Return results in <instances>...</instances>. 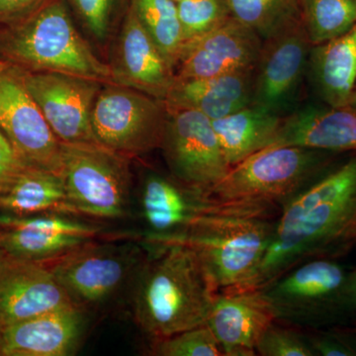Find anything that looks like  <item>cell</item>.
<instances>
[{"label":"cell","instance_id":"obj_27","mask_svg":"<svg viewBox=\"0 0 356 356\" xmlns=\"http://www.w3.org/2000/svg\"><path fill=\"white\" fill-rule=\"evenodd\" d=\"M301 16L312 46H318L353 27L356 0H301Z\"/></svg>","mask_w":356,"mask_h":356},{"label":"cell","instance_id":"obj_23","mask_svg":"<svg viewBox=\"0 0 356 356\" xmlns=\"http://www.w3.org/2000/svg\"><path fill=\"white\" fill-rule=\"evenodd\" d=\"M282 119L276 112L250 104L228 116L212 121L229 168L270 146Z\"/></svg>","mask_w":356,"mask_h":356},{"label":"cell","instance_id":"obj_32","mask_svg":"<svg viewBox=\"0 0 356 356\" xmlns=\"http://www.w3.org/2000/svg\"><path fill=\"white\" fill-rule=\"evenodd\" d=\"M84 27L98 41L108 36L116 0H70Z\"/></svg>","mask_w":356,"mask_h":356},{"label":"cell","instance_id":"obj_29","mask_svg":"<svg viewBox=\"0 0 356 356\" xmlns=\"http://www.w3.org/2000/svg\"><path fill=\"white\" fill-rule=\"evenodd\" d=\"M177 6L181 26V51L232 17L225 0H181Z\"/></svg>","mask_w":356,"mask_h":356},{"label":"cell","instance_id":"obj_13","mask_svg":"<svg viewBox=\"0 0 356 356\" xmlns=\"http://www.w3.org/2000/svg\"><path fill=\"white\" fill-rule=\"evenodd\" d=\"M48 264L60 286L79 306L99 303L113 295L130 273L134 259L125 250L89 242Z\"/></svg>","mask_w":356,"mask_h":356},{"label":"cell","instance_id":"obj_7","mask_svg":"<svg viewBox=\"0 0 356 356\" xmlns=\"http://www.w3.org/2000/svg\"><path fill=\"white\" fill-rule=\"evenodd\" d=\"M60 177L69 212L102 219L127 214L131 187L127 156L96 143H62Z\"/></svg>","mask_w":356,"mask_h":356},{"label":"cell","instance_id":"obj_39","mask_svg":"<svg viewBox=\"0 0 356 356\" xmlns=\"http://www.w3.org/2000/svg\"><path fill=\"white\" fill-rule=\"evenodd\" d=\"M173 1L177 2H177L181 1V0H173Z\"/></svg>","mask_w":356,"mask_h":356},{"label":"cell","instance_id":"obj_18","mask_svg":"<svg viewBox=\"0 0 356 356\" xmlns=\"http://www.w3.org/2000/svg\"><path fill=\"white\" fill-rule=\"evenodd\" d=\"M114 83L165 102L175 81V70L129 8L110 65Z\"/></svg>","mask_w":356,"mask_h":356},{"label":"cell","instance_id":"obj_37","mask_svg":"<svg viewBox=\"0 0 356 356\" xmlns=\"http://www.w3.org/2000/svg\"><path fill=\"white\" fill-rule=\"evenodd\" d=\"M353 297H355V314H356V269L353 270Z\"/></svg>","mask_w":356,"mask_h":356},{"label":"cell","instance_id":"obj_11","mask_svg":"<svg viewBox=\"0 0 356 356\" xmlns=\"http://www.w3.org/2000/svg\"><path fill=\"white\" fill-rule=\"evenodd\" d=\"M161 149L172 177L209 191L229 172L212 120L195 110H168Z\"/></svg>","mask_w":356,"mask_h":356},{"label":"cell","instance_id":"obj_6","mask_svg":"<svg viewBox=\"0 0 356 356\" xmlns=\"http://www.w3.org/2000/svg\"><path fill=\"white\" fill-rule=\"evenodd\" d=\"M330 152L297 146H269L229 168L208 191L233 202L284 206L329 165Z\"/></svg>","mask_w":356,"mask_h":356},{"label":"cell","instance_id":"obj_21","mask_svg":"<svg viewBox=\"0 0 356 356\" xmlns=\"http://www.w3.org/2000/svg\"><path fill=\"white\" fill-rule=\"evenodd\" d=\"M254 69L205 79H175L165 99L168 110L191 109L214 121L252 104Z\"/></svg>","mask_w":356,"mask_h":356},{"label":"cell","instance_id":"obj_3","mask_svg":"<svg viewBox=\"0 0 356 356\" xmlns=\"http://www.w3.org/2000/svg\"><path fill=\"white\" fill-rule=\"evenodd\" d=\"M13 65L28 72H53L115 83L111 67L77 31L63 0H51L14 25L3 42Z\"/></svg>","mask_w":356,"mask_h":356},{"label":"cell","instance_id":"obj_5","mask_svg":"<svg viewBox=\"0 0 356 356\" xmlns=\"http://www.w3.org/2000/svg\"><path fill=\"white\" fill-rule=\"evenodd\" d=\"M261 289L277 321L322 327L356 317L353 270L331 257L301 262Z\"/></svg>","mask_w":356,"mask_h":356},{"label":"cell","instance_id":"obj_15","mask_svg":"<svg viewBox=\"0 0 356 356\" xmlns=\"http://www.w3.org/2000/svg\"><path fill=\"white\" fill-rule=\"evenodd\" d=\"M72 304L46 262L27 261L0 250V332Z\"/></svg>","mask_w":356,"mask_h":356},{"label":"cell","instance_id":"obj_25","mask_svg":"<svg viewBox=\"0 0 356 356\" xmlns=\"http://www.w3.org/2000/svg\"><path fill=\"white\" fill-rule=\"evenodd\" d=\"M0 208L16 216L49 210L69 212L63 178L58 173L26 165L0 196Z\"/></svg>","mask_w":356,"mask_h":356},{"label":"cell","instance_id":"obj_31","mask_svg":"<svg viewBox=\"0 0 356 356\" xmlns=\"http://www.w3.org/2000/svg\"><path fill=\"white\" fill-rule=\"evenodd\" d=\"M257 355L316 356L307 334L277 324L267 327L257 346Z\"/></svg>","mask_w":356,"mask_h":356},{"label":"cell","instance_id":"obj_1","mask_svg":"<svg viewBox=\"0 0 356 356\" xmlns=\"http://www.w3.org/2000/svg\"><path fill=\"white\" fill-rule=\"evenodd\" d=\"M356 248V154L283 206L255 278L262 288L301 262Z\"/></svg>","mask_w":356,"mask_h":356},{"label":"cell","instance_id":"obj_41","mask_svg":"<svg viewBox=\"0 0 356 356\" xmlns=\"http://www.w3.org/2000/svg\"><path fill=\"white\" fill-rule=\"evenodd\" d=\"M0 250H1V248H0Z\"/></svg>","mask_w":356,"mask_h":356},{"label":"cell","instance_id":"obj_30","mask_svg":"<svg viewBox=\"0 0 356 356\" xmlns=\"http://www.w3.org/2000/svg\"><path fill=\"white\" fill-rule=\"evenodd\" d=\"M153 353L159 356H225L207 325L153 341Z\"/></svg>","mask_w":356,"mask_h":356},{"label":"cell","instance_id":"obj_36","mask_svg":"<svg viewBox=\"0 0 356 356\" xmlns=\"http://www.w3.org/2000/svg\"><path fill=\"white\" fill-rule=\"evenodd\" d=\"M348 105L351 109L355 110L356 112V83L355 88H353V92H351L350 102H348Z\"/></svg>","mask_w":356,"mask_h":356},{"label":"cell","instance_id":"obj_17","mask_svg":"<svg viewBox=\"0 0 356 356\" xmlns=\"http://www.w3.org/2000/svg\"><path fill=\"white\" fill-rule=\"evenodd\" d=\"M275 321V310L264 291L250 288L218 293L206 325L225 356H254L262 334Z\"/></svg>","mask_w":356,"mask_h":356},{"label":"cell","instance_id":"obj_24","mask_svg":"<svg viewBox=\"0 0 356 356\" xmlns=\"http://www.w3.org/2000/svg\"><path fill=\"white\" fill-rule=\"evenodd\" d=\"M0 226L6 228L0 233V248L6 254L27 261H51L92 241L88 236L23 224L13 215L0 216Z\"/></svg>","mask_w":356,"mask_h":356},{"label":"cell","instance_id":"obj_4","mask_svg":"<svg viewBox=\"0 0 356 356\" xmlns=\"http://www.w3.org/2000/svg\"><path fill=\"white\" fill-rule=\"evenodd\" d=\"M273 229L268 218H213L184 233L149 242L191 248L219 291H233L254 288Z\"/></svg>","mask_w":356,"mask_h":356},{"label":"cell","instance_id":"obj_8","mask_svg":"<svg viewBox=\"0 0 356 356\" xmlns=\"http://www.w3.org/2000/svg\"><path fill=\"white\" fill-rule=\"evenodd\" d=\"M168 119L163 100L106 83L96 97L91 125L96 144L129 158L161 147Z\"/></svg>","mask_w":356,"mask_h":356},{"label":"cell","instance_id":"obj_14","mask_svg":"<svg viewBox=\"0 0 356 356\" xmlns=\"http://www.w3.org/2000/svg\"><path fill=\"white\" fill-rule=\"evenodd\" d=\"M311 47L302 16L262 40L254 67L252 104L277 113L296 89Z\"/></svg>","mask_w":356,"mask_h":356},{"label":"cell","instance_id":"obj_19","mask_svg":"<svg viewBox=\"0 0 356 356\" xmlns=\"http://www.w3.org/2000/svg\"><path fill=\"white\" fill-rule=\"evenodd\" d=\"M83 327V314L76 304L47 312L2 330L0 355H69Z\"/></svg>","mask_w":356,"mask_h":356},{"label":"cell","instance_id":"obj_9","mask_svg":"<svg viewBox=\"0 0 356 356\" xmlns=\"http://www.w3.org/2000/svg\"><path fill=\"white\" fill-rule=\"evenodd\" d=\"M142 216L149 238L184 233L213 218H269L270 206L233 202L214 197L173 178L147 175L140 197Z\"/></svg>","mask_w":356,"mask_h":356},{"label":"cell","instance_id":"obj_34","mask_svg":"<svg viewBox=\"0 0 356 356\" xmlns=\"http://www.w3.org/2000/svg\"><path fill=\"white\" fill-rule=\"evenodd\" d=\"M26 165L0 130V196L6 193Z\"/></svg>","mask_w":356,"mask_h":356},{"label":"cell","instance_id":"obj_10","mask_svg":"<svg viewBox=\"0 0 356 356\" xmlns=\"http://www.w3.org/2000/svg\"><path fill=\"white\" fill-rule=\"evenodd\" d=\"M0 130L27 165L62 172V142L26 88L22 70L0 67Z\"/></svg>","mask_w":356,"mask_h":356},{"label":"cell","instance_id":"obj_20","mask_svg":"<svg viewBox=\"0 0 356 356\" xmlns=\"http://www.w3.org/2000/svg\"><path fill=\"white\" fill-rule=\"evenodd\" d=\"M270 146L356 154V112L348 105L302 110L282 119Z\"/></svg>","mask_w":356,"mask_h":356},{"label":"cell","instance_id":"obj_33","mask_svg":"<svg viewBox=\"0 0 356 356\" xmlns=\"http://www.w3.org/2000/svg\"><path fill=\"white\" fill-rule=\"evenodd\" d=\"M307 337L316 356H356V334L353 330L316 331Z\"/></svg>","mask_w":356,"mask_h":356},{"label":"cell","instance_id":"obj_16","mask_svg":"<svg viewBox=\"0 0 356 356\" xmlns=\"http://www.w3.org/2000/svg\"><path fill=\"white\" fill-rule=\"evenodd\" d=\"M262 39L232 16L224 24L185 47L175 79H205L254 69Z\"/></svg>","mask_w":356,"mask_h":356},{"label":"cell","instance_id":"obj_38","mask_svg":"<svg viewBox=\"0 0 356 356\" xmlns=\"http://www.w3.org/2000/svg\"><path fill=\"white\" fill-rule=\"evenodd\" d=\"M351 330H353V332H355V334H356V325H355V327H353V329H351Z\"/></svg>","mask_w":356,"mask_h":356},{"label":"cell","instance_id":"obj_12","mask_svg":"<svg viewBox=\"0 0 356 356\" xmlns=\"http://www.w3.org/2000/svg\"><path fill=\"white\" fill-rule=\"evenodd\" d=\"M21 70L26 88L60 142L96 143L91 114L103 83L60 72Z\"/></svg>","mask_w":356,"mask_h":356},{"label":"cell","instance_id":"obj_28","mask_svg":"<svg viewBox=\"0 0 356 356\" xmlns=\"http://www.w3.org/2000/svg\"><path fill=\"white\" fill-rule=\"evenodd\" d=\"M231 15L262 40L301 16V0H225Z\"/></svg>","mask_w":356,"mask_h":356},{"label":"cell","instance_id":"obj_40","mask_svg":"<svg viewBox=\"0 0 356 356\" xmlns=\"http://www.w3.org/2000/svg\"><path fill=\"white\" fill-rule=\"evenodd\" d=\"M2 64H3V63L0 62V67H1Z\"/></svg>","mask_w":356,"mask_h":356},{"label":"cell","instance_id":"obj_35","mask_svg":"<svg viewBox=\"0 0 356 356\" xmlns=\"http://www.w3.org/2000/svg\"><path fill=\"white\" fill-rule=\"evenodd\" d=\"M51 0H0V22L17 24Z\"/></svg>","mask_w":356,"mask_h":356},{"label":"cell","instance_id":"obj_2","mask_svg":"<svg viewBox=\"0 0 356 356\" xmlns=\"http://www.w3.org/2000/svg\"><path fill=\"white\" fill-rule=\"evenodd\" d=\"M156 250L134 298L136 323L153 341L206 325L220 292L191 248L168 243Z\"/></svg>","mask_w":356,"mask_h":356},{"label":"cell","instance_id":"obj_22","mask_svg":"<svg viewBox=\"0 0 356 356\" xmlns=\"http://www.w3.org/2000/svg\"><path fill=\"white\" fill-rule=\"evenodd\" d=\"M311 58L323 102L327 106H346L356 83V23L341 36L314 47Z\"/></svg>","mask_w":356,"mask_h":356},{"label":"cell","instance_id":"obj_26","mask_svg":"<svg viewBox=\"0 0 356 356\" xmlns=\"http://www.w3.org/2000/svg\"><path fill=\"white\" fill-rule=\"evenodd\" d=\"M131 10L175 70L182 49L181 26L173 0H131Z\"/></svg>","mask_w":356,"mask_h":356}]
</instances>
